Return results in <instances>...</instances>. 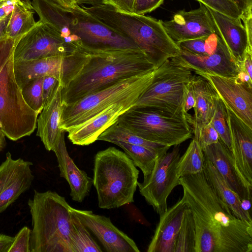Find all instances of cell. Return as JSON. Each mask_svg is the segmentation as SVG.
<instances>
[{"instance_id":"obj_40","label":"cell","mask_w":252,"mask_h":252,"mask_svg":"<svg viewBox=\"0 0 252 252\" xmlns=\"http://www.w3.org/2000/svg\"><path fill=\"white\" fill-rule=\"evenodd\" d=\"M164 0H134L131 13L145 15L159 7Z\"/></svg>"},{"instance_id":"obj_18","label":"cell","mask_w":252,"mask_h":252,"mask_svg":"<svg viewBox=\"0 0 252 252\" xmlns=\"http://www.w3.org/2000/svg\"><path fill=\"white\" fill-rule=\"evenodd\" d=\"M70 210L97 237L106 252H140L135 242L115 226L109 218L71 207Z\"/></svg>"},{"instance_id":"obj_36","label":"cell","mask_w":252,"mask_h":252,"mask_svg":"<svg viewBox=\"0 0 252 252\" xmlns=\"http://www.w3.org/2000/svg\"><path fill=\"white\" fill-rule=\"evenodd\" d=\"M43 77L34 79L22 88L24 99L28 106L38 115L43 108L42 83Z\"/></svg>"},{"instance_id":"obj_31","label":"cell","mask_w":252,"mask_h":252,"mask_svg":"<svg viewBox=\"0 0 252 252\" xmlns=\"http://www.w3.org/2000/svg\"><path fill=\"white\" fill-rule=\"evenodd\" d=\"M204 156L198 141L193 137L182 156H180L177 173L180 178L184 176L196 174L203 172Z\"/></svg>"},{"instance_id":"obj_11","label":"cell","mask_w":252,"mask_h":252,"mask_svg":"<svg viewBox=\"0 0 252 252\" xmlns=\"http://www.w3.org/2000/svg\"><path fill=\"white\" fill-rule=\"evenodd\" d=\"M180 157L179 145L174 146L157 159L151 173L137 183L139 192L159 215L168 209L167 199L172 190L180 185L177 166Z\"/></svg>"},{"instance_id":"obj_25","label":"cell","mask_w":252,"mask_h":252,"mask_svg":"<svg viewBox=\"0 0 252 252\" xmlns=\"http://www.w3.org/2000/svg\"><path fill=\"white\" fill-rule=\"evenodd\" d=\"M63 86L59 82L52 94L44 105L37 119L36 135L40 137L46 149L50 151L62 131L60 122L63 109L62 90Z\"/></svg>"},{"instance_id":"obj_53","label":"cell","mask_w":252,"mask_h":252,"mask_svg":"<svg viewBox=\"0 0 252 252\" xmlns=\"http://www.w3.org/2000/svg\"><path fill=\"white\" fill-rule=\"evenodd\" d=\"M5 136L0 124V151H2L5 146Z\"/></svg>"},{"instance_id":"obj_42","label":"cell","mask_w":252,"mask_h":252,"mask_svg":"<svg viewBox=\"0 0 252 252\" xmlns=\"http://www.w3.org/2000/svg\"><path fill=\"white\" fill-rule=\"evenodd\" d=\"M59 82L57 79L51 76H45L43 77L42 83V99L43 105L50 97Z\"/></svg>"},{"instance_id":"obj_13","label":"cell","mask_w":252,"mask_h":252,"mask_svg":"<svg viewBox=\"0 0 252 252\" xmlns=\"http://www.w3.org/2000/svg\"><path fill=\"white\" fill-rule=\"evenodd\" d=\"M84 56V50L79 48L66 56H53L31 61L14 62L16 81L22 89L34 79L51 76L59 80L63 88L74 75Z\"/></svg>"},{"instance_id":"obj_29","label":"cell","mask_w":252,"mask_h":252,"mask_svg":"<svg viewBox=\"0 0 252 252\" xmlns=\"http://www.w3.org/2000/svg\"><path fill=\"white\" fill-rule=\"evenodd\" d=\"M97 140L113 143L122 141L127 143L141 145L157 151L160 155L166 153L170 147L145 139L120 124L118 120L102 132Z\"/></svg>"},{"instance_id":"obj_38","label":"cell","mask_w":252,"mask_h":252,"mask_svg":"<svg viewBox=\"0 0 252 252\" xmlns=\"http://www.w3.org/2000/svg\"><path fill=\"white\" fill-rule=\"evenodd\" d=\"M31 230L25 226L17 233L8 252H31L30 238Z\"/></svg>"},{"instance_id":"obj_41","label":"cell","mask_w":252,"mask_h":252,"mask_svg":"<svg viewBox=\"0 0 252 252\" xmlns=\"http://www.w3.org/2000/svg\"><path fill=\"white\" fill-rule=\"evenodd\" d=\"M191 80L184 86L182 110L185 114L195 106V98L191 85Z\"/></svg>"},{"instance_id":"obj_52","label":"cell","mask_w":252,"mask_h":252,"mask_svg":"<svg viewBox=\"0 0 252 252\" xmlns=\"http://www.w3.org/2000/svg\"><path fill=\"white\" fill-rule=\"evenodd\" d=\"M64 7H71L76 4L74 0H52Z\"/></svg>"},{"instance_id":"obj_21","label":"cell","mask_w":252,"mask_h":252,"mask_svg":"<svg viewBox=\"0 0 252 252\" xmlns=\"http://www.w3.org/2000/svg\"><path fill=\"white\" fill-rule=\"evenodd\" d=\"M65 132L62 130L60 133L52 151L57 157L61 177L65 179L69 186L72 199L81 202L89 194L93 179L78 168L70 157L65 142Z\"/></svg>"},{"instance_id":"obj_10","label":"cell","mask_w":252,"mask_h":252,"mask_svg":"<svg viewBox=\"0 0 252 252\" xmlns=\"http://www.w3.org/2000/svg\"><path fill=\"white\" fill-rule=\"evenodd\" d=\"M194 76L191 70L169 59L156 68L151 83L134 106L173 115L184 113L182 110L184 86Z\"/></svg>"},{"instance_id":"obj_12","label":"cell","mask_w":252,"mask_h":252,"mask_svg":"<svg viewBox=\"0 0 252 252\" xmlns=\"http://www.w3.org/2000/svg\"><path fill=\"white\" fill-rule=\"evenodd\" d=\"M78 49L65 43L56 30L39 20L28 32L17 38L13 61H27L53 56H66Z\"/></svg>"},{"instance_id":"obj_49","label":"cell","mask_w":252,"mask_h":252,"mask_svg":"<svg viewBox=\"0 0 252 252\" xmlns=\"http://www.w3.org/2000/svg\"><path fill=\"white\" fill-rule=\"evenodd\" d=\"M79 5L88 4L90 6L98 5L103 4L104 0H74Z\"/></svg>"},{"instance_id":"obj_48","label":"cell","mask_w":252,"mask_h":252,"mask_svg":"<svg viewBox=\"0 0 252 252\" xmlns=\"http://www.w3.org/2000/svg\"><path fill=\"white\" fill-rule=\"evenodd\" d=\"M236 78L240 82L252 84V77L243 70L239 71Z\"/></svg>"},{"instance_id":"obj_35","label":"cell","mask_w":252,"mask_h":252,"mask_svg":"<svg viewBox=\"0 0 252 252\" xmlns=\"http://www.w3.org/2000/svg\"><path fill=\"white\" fill-rule=\"evenodd\" d=\"M220 37V34L213 33L207 37L186 40L176 44L180 50L196 55H205L215 48Z\"/></svg>"},{"instance_id":"obj_6","label":"cell","mask_w":252,"mask_h":252,"mask_svg":"<svg viewBox=\"0 0 252 252\" xmlns=\"http://www.w3.org/2000/svg\"><path fill=\"white\" fill-rule=\"evenodd\" d=\"M93 172L99 208H118L133 202L139 171L125 152L114 147L98 152Z\"/></svg>"},{"instance_id":"obj_8","label":"cell","mask_w":252,"mask_h":252,"mask_svg":"<svg viewBox=\"0 0 252 252\" xmlns=\"http://www.w3.org/2000/svg\"><path fill=\"white\" fill-rule=\"evenodd\" d=\"M155 69L118 80L76 101L63 105L61 130L67 132L84 124L112 105L138 100L151 83Z\"/></svg>"},{"instance_id":"obj_22","label":"cell","mask_w":252,"mask_h":252,"mask_svg":"<svg viewBox=\"0 0 252 252\" xmlns=\"http://www.w3.org/2000/svg\"><path fill=\"white\" fill-rule=\"evenodd\" d=\"M208 8L231 59L239 68L246 53H252V42L249 39L242 20L232 18L209 7Z\"/></svg>"},{"instance_id":"obj_54","label":"cell","mask_w":252,"mask_h":252,"mask_svg":"<svg viewBox=\"0 0 252 252\" xmlns=\"http://www.w3.org/2000/svg\"><path fill=\"white\" fill-rule=\"evenodd\" d=\"M19 0H0V7L10 3H15Z\"/></svg>"},{"instance_id":"obj_9","label":"cell","mask_w":252,"mask_h":252,"mask_svg":"<svg viewBox=\"0 0 252 252\" xmlns=\"http://www.w3.org/2000/svg\"><path fill=\"white\" fill-rule=\"evenodd\" d=\"M189 114L173 115L145 107L133 106L118 122L140 137L169 147L192 137Z\"/></svg>"},{"instance_id":"obj_1","label":"cell","mask_w":252,"mask_h":252,"mask_svg":"<svg viewBox=\"0 0 252 252\" xmlns=\"http://www.w3.org/2000/svg\"><path fill=\"white\" fill-rule=\"evenodd\" d=\"M195 225L194 252H251L252 222L236 217L203 172L179 178Z\"/></svg>"},{"instance_id":"obj_30","label":"cell","mask_w":252,"mask_h":252,"mask_svg":"<svg viewBox=\"0 0 252 252\" xmlns=\"http://www.w3.org/2000/svg\"><path fill=\"white\" fill-rule=\"evenodd\" d=\"M113 144L124 150L134 165L141 169L144 177L151 173L157 158L162 155L156 151L141 145L122 141H116Z\"/></svg>"},{"instance_id":"obj_27","label":"cell","mask_w":252,"mask_h":252,"mask_svg":"<svg viewBox=\"0 0 252 252\" xmlns=\"http://www.w3.org/2000/svg\"><path fill=\"white\" fill-rule=\"evenodd\" d=\"M203 172L216 194L226 204L233 214L242 220L252 222V216L242 208L239 196L229 188L213 164L205 156Z\"/></svg>"},{"instance_id":"obj_32","label":"cell","mask_w":252,"mask_h":252,"mask_svg":"<svg viewBox=\"0 0 252 252\" xmlns=\"http://www.w3.org/2000/svg\"><path fill=\"white\" fill-rule=\"evenodd\" d=\"M71 213L72 214L71 236L72 252H102L100 247L92 237L89 230L74 214L71 212Z\"/></svg>"},{"instance_id":"obj_15","label":"cell","mask_w":252,"mask_h":252,"mask_svg":"<svg viewBox=\"0 0 252 252\" xmlns=\"http://www.w3.org/2000/svg\"><path fill=\"white\" fill-rule=\"evenodd\" d=\"M205 78L226 107L252 128V84L239 82L235 77L212 74H197Z\"/></svg>"},{"instance_id":"obj_3","label":"cell","mask_w":252,"mask_h":252,"mask_svg":"<svg viewBox=\"0 0 252 252\" xmlns=\"http://www.w3.org/2000/svg\"><path fill=\"white\" fill-rule=\"evenodd\" d=\"M32 4L40 21L56 30L65 43L76 48H139L86 11L82 5L64 7L52 0H32Z\"/></svg>"},{"instance_id":"obj_14","label":"cell","mask_w":252,"mask_h":252,"mask_svg":"<svg viewBox=\"0 0 252 252\" xmlns=\"http://www.w3.org/2000/svg\"><path fill=\"white\" fill-rule=\"evenodd\" d=\"M161 23L169 37L176 43L213 33L220 35L208 7L201 3L197 9L178 11L170 20H161Z\"/></svg>"},{"instance_id":"obj_20","label":"cell","mask_w":252,"mask_h":252,"mask_svg":"<svg viewBox=\"0 0 252 252\" xmlns=\"http://www.w3.org/2000/svg\"><path fill=\"white\" fill-rule=\"evenodd\" d=\"M137 101L131 99L111 105L85 124L68 130V139L73 144L79 146L94 143L121 115L134 106Z\"/></svg>"},{"instance_id":"obj_45","label":"cell","mask_w":252,"mask_h":252,"mask_svg":"<svg viewBox=\"0 0 252 252\" xmlns=\"http://www.w3.org/2000/svg\"><path fill=\"white\" fill-rule=\"evenodd\" d=\"M240 70L246 72L251 77L252 76V53L247 52L240 67Z\"/></svg>"},{"instance_id":"obj_2","label":"cell","mask_w":252,"mask_h":252,"mask_svg":"<svg viewBox=\"0 0 252 252\" xmlns=\"http://www.w3.org/2000/svg\"><path fill=\"white\" fill-rule=\"evenodd\" d=\"M85 49L84 61L62 89L63 105L76 101L118 80L156 69L139 48Z\"/></svg>"},{"instance_id":"obj_46","label":"cell","mask_w":252,"mask_h":252,"mask_svg":"<svg viewBox=\"0 0 252 252\" xmlns=\"http://www.w3.org/2000/svg\"><path fill=\"white\" fill-rule=\"evenodd\" d=\"M14 240V237L0 234V252H8Z\"/></svg>"},{"instance_id":"obj_26","label":"cell","mask_w":252,"mask_h":252,"mask_svg":"<svg viewBox=\"0 0 252 252\" xmlns=\"http://www.w3.org/2000/svg\"><path fill=\"white\" fill-rule=\"evenodd\" d=\"M191 85L195 106L194 117L192 118L190 125L193 126L192 133L196 138L200 129L210 122L219 95L210 83L202 76L195 75Z\"/></svg>"},{"instance_id":"obj_39","label":"cell","mask_w":252,"mask_h":252,"mask_svg":"<svg viewBox=\"0 0 252 252\" xmlns=\"http://www.w3.org/2000/svg\"><path fill=\"white\" fill-rule=\"evenodd\" d=\"M195 138L202 149L206 146L217 143L220 139L218 133L210 123L200 129L197 136Z\"/></svg>"},{"instance_id":"obj_19","label":"cell","mask_w":252,"mask_h":252,"mask_svg":"<svg viewBox=\"0 0 252 252\" xmlns=\"http://www.w3.org/2000/svg\"><path fill=\"white\" fill-rule=\"evenodd\" d=\"M204 156L214 165L229 188L240 199L252 200V187L244 180L237 169L232 154L219 139L216 143L202 149Z\"/></svg>"},{"instance_id":"obj_43","label":"cell","mask_w":252,"mask_h":252,"mask_svg":"<svg viewBox=\"0 0 252 252\" xmlns=\"http://www.w3.org/2000/svg\"><path fill=\"white\" fill-rule=\"evenodd\" d=\"M134 0H104L103 4H110L118 10L131 13Z\"/></svg>"},{"instance_id":"obj_34","label":"cell","mask_w":252,"mask_h":252,"mask_svg":"<svg viewBox=\"0 0 252 252\" xmlns=\"http://www.w3.org/2000/svg\"><path fill=\"white\" fill-rule=\"evenodd\" d=\"M210 123L218 133L220 139L231 152V140L227 110L219 96L216 100L214 113Z\"/></svg>"},{"instance_id":"obj_24","label":"cell","mask_w":252,"mask_h":252,"mask_svg":"<svg viewBox=\"0 0 252 252\" xmlns=\"http://www.w3.org/2000/svg\"><path fill=\"white\" fill-rule=\"evenodd\" d=\"M183 198L159 215V220L149 245L148 252H174L177 235L185 210Z\"/></svg>"},{"instance_id":"obj_16","label":"cell","mask_w":252,"mask_h":252,"mask_svg":"<svg viewBox=\"0 0 252 252\" xmlns=\"http://www.w3.org/2000/svg\"><path fill=\"white\" fill-rule=\"evenodd\" d=\"M170 59L176 64L194 71L195 74L204 73L235 77L240 71L221 37L215 48L207 55H196L180 50L179 55Z\"/></svg>"},{"instance_id":"obj_17","label":"cell","mask_w":252,"mask_h":252,"mask_svg":"<svg viewBox=\"0 0 252 252\" xmlns=\"http://www.w3.org/2000/svg\"><path fill=\"white\" fill-rule=\"evenodd\" d=\"M32 162L19 158L14 159L8 152L0 165V214L28 190L34 178Z\"/></svg>"},{"instance_id":"obj_28","label":"cell","mask_w":252,"mask_h":252,"mask_svg":"<svg viewBox=\"0 0 252 252\" xmlns=\"http://www.w3.org/2000/svg\"><path fill=\"white\" fill-rule=\"evenodd\" d=\"M34 10L30 0H19L14 5L5 30V37L17 38L28 32L35 25Z\"/></svg>"},{"instance_id":"obj_44","label":"cell","mask_w":252,"mask_h":252,"mask_svg":"<svg viewBox=\"0 0 252 252\" xmlns=\"http://www.w3.org/2000/svg\"><path fill=\"white\" fill-rule=\"evenodd\" d=\"M242 12V21L252 17V0H233Z\"/></svg>"},{"instance_id":"obj_7","label":"cell","mask_w":252,"mask_h":252,"mask_svg":"<svg viewBox=\"0 0 252 252\" xmlns=\"http://www.w3.org/2000/svg\"><path fill=\"white\" fill-rule=\"evenodd\" d=\"M16 39L0 40V124L13 141L30 135L37 126L38 114L25 102L14 71Z\"/></svg>"},{"instance_id":"obj_51","label":"cell","mask_w":252,"mask_h":252,"mask_svg":"<svg viewBox=\"0 0 252 252\" xmlns=\"http://www.w3.org/2000/svg\"><path fill=\"white\" fill-rule=\"evenodd\" d=\"M241 200V206L243 209L248 213L249 214L251 215V212L252 210L251 209V200L249 199H240Z\"/></svg>"},{"instance_id":"obj_4","label":"cell","mask_w":252,"mask_h":252,"mask_svg":"<svg viewBox=\"0 0 252 252\" xmlns=\"http://www.w3.org/2000/svg\"><path fill=\"white\" fill-rule=\"evenodd\" d=\"M82 6L106 26L143 50L156 68L180 53V49L166 32L161 20L122 12L108 4Z\"/></svg>"},{"instance_id":"obj_47","label":"cell","mask_w":252,"mask_h":252,"mask_svg":"<svg viewBox=\"0 0 252 252\" xmlns=\"http://www.w3.org/2000/svg\"><path fill=\"white\" fill-rule=\"evenodd\" d=\"M15 3H10L0 7V21L11 13Z\"/></svg>"},{"instance_id":"obj_33","label":"cell","mask_w":252,"mask_h":252,"mask_svg":"<svg viewBox=\"0 0 252 252\" xmlns=\"http://www.w3.org/2000/svg\"><path fill=\"white\" fill-rule=\"evenodd\" d=\"M195 230L193 216L188 207L183 218L176 241L174 252H194Z\"/></svg>"},{"instance_id":"obj_23","label":"cell","mask_w":252,"mask_h":252,"mask_svg":"<svg viewBox=\"0 0 252 252\" xmlns=\"http://www.w3.org/2000/svg\"><path fill=\"white\" fill-rule=\"evenodd\" d=\"M227 110L234 162L244 180L252 187V128Z\"/></svg>"},{"instance_id":"obj_5","label":"cell","mask_w":252,"mask_h":252,"mask_svg":"<svg viewBox=\"0 0 252 252\" xmlns=\"http://www.w3.org/2000/svg\"><path fill=\"white\" fill-rule=\"evenodd\" d=\"M32 219L31 252H72L71 206L56 192H39L28 202Z\"/></svg>"},{"instance_id":"obj_50","label":"cell","mask_w":252,"mask_h":252,"mask_svg":"<svg viewBox=\"0 0 252 252\" xmlns=\"http://www.w3.org/2000/svg\"><path fill=\"white\" fill-rule=\"evenodd\" d=\"M11 14L0 21V40L5 37V30L10 19Z\"/></svg>"},{"instance_id":"obj_37","label":"cell","mask_w":252,"mask_h":252,"mask_svg":"<svg viewBox=\"0 0 252 252\" xmlns=\"http://www.w3.org/2000/svg\"><path fill=\"white\" fill-rule=\"evenodd\" d=\"M207 7L227 16L242 20V12L233 0H196Z\"/></svg>"}]
</instances>
